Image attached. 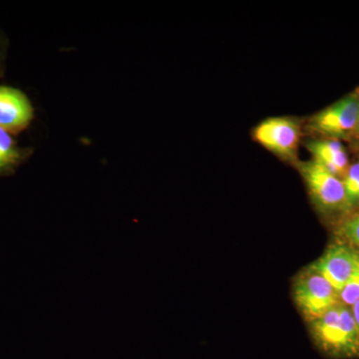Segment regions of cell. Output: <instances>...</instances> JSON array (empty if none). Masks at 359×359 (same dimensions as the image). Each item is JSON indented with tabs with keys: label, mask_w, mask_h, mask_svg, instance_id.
I'll return each instance as SVG.
<instances>
[{
	"label": "cell",
	"mask_w": 359,
	"mask_h": 359,
	"mask_svg": "<svg viewBox=\"0 0 359 359\" xmlns=\"http://www.w3.org/2000/svg\"><path fill=\"white\" fill-rule=\"evenodd\" d=\"M294 299L304 318L311 323L339 304V292L311 264L295 278Z\"/></svg>",
	"instance_id": "3"
},
{
	"label": "cell",
	"mask_w": 359,
	"mask_h": 359,
	"mask_svg": "<svg viewBox=\"0 0 359 359\" xmlns=\"http://www.w3.org/2000/svg\"><path fill=\"white\" fill-rule=\"evenodd\" d=\"M311 266L339 292L359 269V250L340 242L328 248Z\"/></svg>",
	"instance_id": "6"
},
{
	"label": "cell",
	"mask_w": 359,
	"mask_h": 359,
	"mask_svg": "<svg viewBox=\"0 0 359 359\" xmlns=\"http://www.w3.org/2000/svg\"><path fill=\"white\" fill-rule=\"evenodd\" d=\"M29 156V149L20 147L13 134L0 128V176L13 174Z\"/></svg>",
	"instance_id": "9"
},
{
	"label": "cell",
	"mask_w": 359,
	"mask_h": 359,
	"mask_svg": "<svg viewBox=\"0 0 359 359\" xmlns=\"http://www.w3.org/2000/svg\"><path fill=\"white\" fill-rule=\"evenodd\" d=\"M341 181L346 189L347 198L353 207L359 204V162L348 167Z\"/></svg>",
	"instance_id": "11"
},
{
	"label": "cell",
	"mask_w": 359,
	"mask_h": 359,
	"mask_svg": "<svg viewBox=\"0 0 359 359\" xmlns=\"http://www.w3.org/2000/svg\"><path fill=\"white\" fill-rule=\"evenodd\" d=\"M313 160L320 163L330 173L344 178L349 167L346 149L337 140L311 141L306 144Z\"/></svg>",
	"instance_id": "8"
},
{
	"label": "cell",
	"mask_w": 359,
	"mask_h": 359,
	"mask_svg": "<svg viewBox=\"0 0 359 359\" xmlns=\"http://www.w3.org/2000/svg\"><path fill=\"white\" fill-rule=\"evenodd\" d=\"M354 136H355L356 138H358L359 140V118H358V127H356L355 133H354Z\"/></svg>",
	"instance_id": "15"
},
{
	"label": "cell",
	"mask_w": 359,
	"mask_h": 359,
	"mask_svg": "<svg viewBox=\"0 0 359 359\" xmlns=\"http://www.w3.org/2000/svg\"><path fill=\"white\" fill-rule=\"evenodd\" d=\"M359 118V95L353 93L311 118L309 127L327 138H348L355 133Z\"/></svg>",
	"instance_id": "4"
},
{
	"label": "cell",
	"mask_w": 359,
	"mask_h": 359,
	"mask_svg": "<svg viewBox=\"0 0 359 359\" xmlns=\"http://www.w3.org/2000/svg\"><path fill=\"white\" fill-rule=\"evenodd\" d=\"M309 325L314 344L327 358H359L358 327L348 306L339 302Z\"/></svg>",
	"instance_id": "1"
},
{
	"label": "cell",
	"mask_w": 359,
	"mask_h": 359,
	"mask_svg": "<svg viewBox=\"0 0 359 359\" xmlns=\"http://www.w3.org/2000/svg\"><path fill=\"white\" fill-rule=\"evenodd\" d=\"M299 171L304 177L311 202L325 216H342L353 210L341 179L313 160L302 163Z\"/></svg>",
	"instance_id": "2"
},
{
	"label": "cell",
	"mask_w": 359,
	"mask_h": 359,
	"mask_svg": "<svg viewBox=\"0 0 359 359\" xmlns=\"http://www.w3.org/2000/svg\"><path fill=\"white\" fill-rule=\"evenodd\" d=\"M359 302V269L339 292V302L351 308Z\"/></svg>",
	"instance_id": "12"
},
{
	"label": "cell",
	"mask_w": 359,
	"mask_h": 359,
	"mask_svg": "<svg viewBox=\"0 0 359 359\" xmlns=\"http://www.w3.org/2000/svg\"><path fill=\"white\" fill-rule=\"evenodd\" d=\"M340 242L359 250V214L349 217L337 229Z\"/></svg>",
	"instance_id": "10"
},
{
	"label": "cell",
	"mask_w": 359,
	"mask_h": 359,
	"mask_svg": "<svg viewBox=\"0 0 359 359\" xmlns=\"http://www.w3.org/2000/svg\"><path fill=\"white\" fill-rule=\"evenodd\" d=\"M351 311H353L354 320H355L356 325L358 327L359 332V302H356L353 306H351Z\"/></svg>",
	"instance_id": "14"
},
{
	"label": "cell",
	"mask_w": 359,
	"mask_h": 359,
	"mask_svg": "<svg viewBox=\"0 0 359 359\" xmlns=\"http://www.w3.org/2000/svg\"><path fill=\"white\" fill-rule=\"evenodd\" d=\"M302 130L292 118H269L257 125L255 139L262 146L283 160L294 161L297 157Z\"/></svg>",
	"instance_id": "5"
},
{
	"label": "cell",
	"mask_w": 359,
	"mask_h": 359,
	"mask_svg": "<svg viewBox=\"0 0 359 359\" xmlns=\"http://www.w3.org/2000/svg\"><path fill=\"white\" fill-rule=\"evenodd\" d=\"M4 59H6V40L0 34V75L2 74V71H4Z\"/></svg>",
	"instance_id": "13"
},
{
	"label": "cell",
	"mask_w": 359,
	"mask_h": 359,
	"mask_svg": "<svg viewBox=\"0 0 359 359\" xmlns=\"http://www.w3.org/2000/svg\"><path fill=\"white\" fill-rule=\"evenodd\" d=\"M33 116L32 104L22 91L0 85V128L20 133L29 126Z\"/></svg>",
	"instance_id": "7"
}]
</instances>
